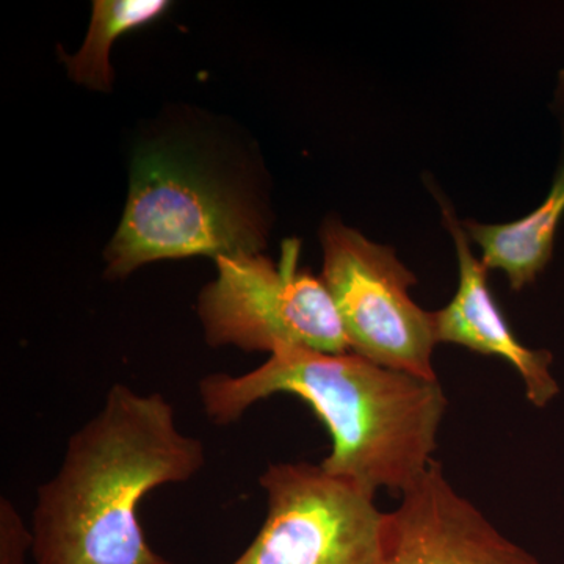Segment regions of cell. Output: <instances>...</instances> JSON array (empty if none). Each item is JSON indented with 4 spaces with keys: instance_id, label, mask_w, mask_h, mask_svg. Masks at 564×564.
<instances>
[{
    "instance_id": "cell-1",
    "label": "cell",
    "mask_w": 564,
    "mask_h": 564,
    "mask_svg": "<svg viewBox=\"0 0 564 564\" xmlns=\"http://www.w3.org/2000/svg\"><path fill=\"white\" fill-rule=\"evenodd\" d=\"M206 464L198 437L182 433L162 393L117 383L99 413L66 445L58 473L39 488L36 564H173L147 541L141 500L192 480Z\"/></svg>"
},
{
    "instance_id": "cell-2",
    "label": "cell",
    "mask_w": 564,
    "mask_h": 564,
    "mask_svg": "<svg viewBox=\"0 0 564 564\" xmlns=\"http://www.w3.org/2000/svg\"><path fill=\"white\" fill-rule=\"evenodd\" d=\"M291 393L313 408L332 436L325 473L367 494H403L434 462L447 410L440 381L400 372L355 352L281 347L258 369L214 373L199 399L215 425L236 423L261 400Z\"/></svg>"
},
{
    "instance_id": "cell-3",
    "label": "cell",
    "mask_w": 564,
    "mask_h": 564,
    "mask_svg": "<svg viewBox=\"0 0 564 564\" xmlns=\"http://www.w3.org/2000/svg\"><path fill=\"white\" fill-rule=\"evenodd\" d=\"M270 212L258 162L206 118L162 121L133 150L120 226L106 251L107 278L192 256L256 254Z\"/></svg>"
},
{
    "instance_id": "cell-4",
    "label": "cell",
    "mask_w": 564,
    "mask_h": 564,
    "mask_svg": "<svg viewBox=\"0 0 564 564\" xmlns=\"http://www.w3.org/2000/svg\"><path fill=\"white\" fill-rule=\"evenodd\" d=\"M300 248L299 240H285L280 262L259 252L215 259L217 278L198 299L210 347L270 355L281 347L350 351L325 282L300 267Z\"/></svg>"
},
{
    "instance_id": "cell-5",
    "label": "cell",
    "mask_w": 564,
    "mask_h": 564,
    "mask_svg": "<svg viewBox=\"0 0 564 564\" xmlns=\"http://www.w3.org/2000/svg\"><path fill=\"white\" fill-rule=\"evenodd\" d=\"M322 281L343 321L355 355L389 369L437 380L433 367V313L411 299V270L391 247L328 218L321 229Z\"/></svg>"
},
{
    "instance_id": "cell-6",
    "label": "cell",
    "mask_w": 564,
    "mask_h": 564,
    "mask_svg": "<svg viewBox=\"0 0 564 564\" xmlns=\"http://www.w3.org/2000/svg\"><path fill=\"white\" fill-rule=\"evenodd\" d=\"M265 521L232 564H383L388 513L321 464L273 463L259 478Z\"/></svg>"
},
{
    "instance_id": "cell-7",
    "label": "cell",
    "mask_w": 564,
    "mask_h": 564,
    "mask_svg": "<svg viewBox=\"0 0 564 564\" xmlns=\"http://www.w3.org/2000/svg\"><path fill=\"white\" fill-rule=\"evenodd\" d=\"M383 564H541L455 491L441 463L388 513Z\"/></svg>"
},
{
    "instance_id": "cell-8",
    "label": "cell",
    "mask_w": 564,
    "mask_h": 564,
    "mask_svg": "<svg viewBox=\"0 0 564 564\" xmlns=\"http://www.w3.org/2000/svg\"><path fill=\"white\" fill-rule=\"evenodd\" d=\"M434 198L443 210L445 228L454 239L458 259V289L447 306L433 313L437 344H455L481 355L499 356L514 367L524 381L527 399L544 408L560 392L551 373L552 355L532 350L519 343L489 289L488 273L481 259L474 256L469 236L454 207L432 185Z\"/></svg>"
},
{
    "instance_id": "cell-9",
    "label": "cell",
    "mask_w": 564,
    "mask_h": 564,
    "mask_svg": "<svg viewBox=\"0 0 564 564\" xmlns=\"http://www.w3.org/2000/svg\"><path fill=\"white\" fill-rule=\"evenodd\" d=\"M555 111L563 129V152L554 185L543 204L521 220L502 225L463 221L470 240L480 247L481 262L488 270H500L519 292L536 281L551 262L555 234L564 215V69L560 70Z\"/></svg>"
},
{
    "instance_id": "cell-10",
    "label": "cell",
    "mask_w": 564,
    "mask_h": 564,
    "mask_svg": "<svg viewBox=\"0 0 564 564\" xmlns=\"http://www.w3.org/2000/svg\"><path fill=\"white\" fill-rule=\"evenodd\" d=\"M169 7L166 0H98L93 3L90 29L84 46L66 58L70 79L91 90L109 91L110 50L115 41L159 20Z\"/></svg>"
},
{
    "instance_id": "cell-11",
    "label": "cell",
    "mask_w": 564,
    "mask_h": 564,
    "mask_svg": "<svg viewBox=\"0 0 564 564\" xmlns=\"http://www.w3.org/2000/svg\"><path fill=\"white\" fill-rule=\"evenodd\" d=\"M33 549L32 529L13 502L0 499V564H28L25 556Z\"/></svg>"
}]
</instances>
